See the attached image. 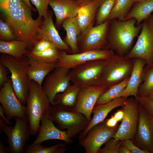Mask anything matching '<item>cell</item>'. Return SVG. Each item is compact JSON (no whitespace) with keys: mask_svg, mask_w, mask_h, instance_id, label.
Instances as JSON below:
<instances>
[{"mask_svg":"<svg viewBox=\"0 0 153 153\" xmlns=\"http://www.w3.org/2000/svg\"><path fill=\"white\" fill-rule=\"evenodd\" d=\"M136 23L133 18L123 21L110 20L105 49L112 50L119 56L126 55L142 27V23L137 26Z\"/></svg>","mask_w":153,"mask_h":153,"instance_id":"cell-1","label":"cell"},{"mask_svg":"<svg viewBox=\"0 0 153 153\" xmlns=\"http://www.w3.org/2000/svg\"><path fill=\"white\" fill-rule=\"evenodd\" d=\"M31 10L23 3L20 6L5 14L8 23L15 31L17 40L22 41L28 46H34L38 41L37 30L43 20L38 16L33 19Z\"/></svg>","mask_w":153,"mask_h":153,"instance_id":"cell-2","label":"cell"},{"mask_svg":"<svg viewBox=\"0 0 153 153\" xmlns=\"http://www.w3.org/2000/svg\"><path fill=\"white\" fill-rule=\"evenodd\" d=\"M0 63L10 71L14 91L23 105L26 106L31 81L27 73L29 65L28 57L16 58L2 54L0 57Z\"/></svg>","mask_w":153,"mask_h":153,"instance_id":"cell-3","label":"cell"},{"mask_svg":"<svg viewBox=\"0 0 153 153\" xmlns=\"http://www.w3.org/2000/svg\"><path fill=\"white\" fill-rule=\"evenodd\" d=\"M50 103L43 91L42 86L31 80L26 100V118L30 126L31 135L38 133L43 114L48 111Z\"/></svg>","mask_w":153,"mask_h":153,"instance_id":"cell-4","label":"cell"},{"mask_svg":"<svg viewBox=\"0 0 153 153\" xmlns=\"http://www.w3.org/2000/svg\"><path fill=\"white\" fill-rule=\"evenodd\" d=\"M48 118L56 124L59 129H66L71 139L84 130L90 122L84 114L73 108L58 105H50Z\"/></svg>","mask_w":153,"mask_h":153,"instance_id":"cell-5","label":"cell"},{"mask_svg":"<svg viewBox=\"0 0 153 153\" xmlns=\"http://www.w3.org/2000/svg\"><path fill=\"white\" fill-rule=\"evenodd\" d=\"M133 59L115 54L106 60L99 85L106 89L129 77L133 70Z\"/></svg>","mask_w":153,"mask_h":153,"instance_id":"cell-6","label":"cell"},{"mask_svg":"<svg viewBox=\"0 0 153 153\" xmlns=\"http://www.w3.org/2000/svg\"><path fill=\"white\" fill-rule=\"evenodd\" d=\"M14 126L7 124L0 117V132L4 133L7 137L9 153H24L26 144L31 135L30 126L27 118L16 117L14 118Z\"/></svg>","mask_w":153,"mask_h":153,"instance_id":"cell-7","label":"cell"},{"mask_svg":"<svg viewBox=\"0 0 153 153\" xmlns=\"http://www.w3.org/2000/svg\"><path fill=\"white\" fill-rule=\"evenodd\" d=\"M106 60L91 61L71 69L69 73L71 82L78 85L81 88L99 86Z\"/></svg>","mask_w":153,"mask_h":153,"instance_id":"cell-8","label":"cell"},{"mask_svg":"<svg viewBox=\"0 0 153 153\" xmlns=\"http://www.w3.org/2000/svg\"><path fill=\"white\" fill-rule=\"evenodd\" d=\"M143 21L136 43L125 56L131 59H143L147 66H150L153 65V16Z\"/></svg>","mask_w":153,"mask_h":153,"instance_id":"cell-9","label":"cell"},{"mask_svg":"<svg viewBox=\"0 0 153 153\" xmlns=\"http://www.w3.org/2000/svg\"><path fill=\"white\" fill-rule=\"evenodd\" d=\"M124 115L122 122L113 136L116 140H133L138 124L139 103L133 96L127 98L124 104L121 107Z\"/></svg>","mask_w":153,"mask_h":153,"instance_id":"cell-10","label":"cell"},{"mask_svg":"<svg viewBox=\"0 0 153 153\" xmlns=\"http://www.w3.org/2000/svg\"><path fill=\"white\" fill-rule=\"evenodd\" d=\"M110 20L97 26L92 24L80 33L77 43L80 52L96 49H105Z\"/></svg>","mask_w":153,"mask_h":153,"instance_id":"cell-11","label":"cell"},{"mask_svg":"<svg viewBox=\"0 0 153 153\" xmlns=\"http://www.w3.org/2000/svg\"><path fill=\"white\" fill-rule=\"evenodd\" d=\"M115 54L113 51L105 49L91 50L76 54H69L61 50L56 66L71 69L91 61L106 60Z\"/></svg>","mask_w":153,"mask_h":153,"instance_id":"cell-12","label":"cell"},{"mask_svg":"<svg viewBox=\"0 0 153 153\" xmlns=\"http://www.w3.org/2000/svg\"><path fill=\"white\" fill-rule=\"evenodd\" d=\"M119 126L109 127L103 121L92 128L85 137L79 140V144L86 153H98L102 146L112 137Z\"/></svg>","mask_w":153,"mask_h":153,"instance_id":"cell-13","label":"cell"},{"mask_svg":"<svg viewBox=\"0 0 153 153\" xmlns=\"http://www.w3.org/2000/svg\"><path fill=\"white\" fill-rule=\"evenodd\" d=\"M70 70L63 67H56L45 78L42 88L51 105L56 95L63 92L71 84L69 75Z\"/></svg>","mask_w":153,"mask_h":153,"instance_id":"cell-14","label":"cell"},{"mask_svg":"<svg viewBox=\"0 0 153 153\" xmlns=\"http://www.w3.org/2000/svg\"><path fill=\"white\" fill-rule=\"evenodd\" d=\"M0 102L9 120L16 117L27 118L26 106L23 105L16 96L11 79L1 87Z\"/></svg>","mask_w":153,"mask_h":153,"instance_id":"cell-15","label":"cell"},{"mask_svg":"<svg viewBox=\"0 0 153 153\" xmlns=\"http://www.w3.org/2000/svg\"><path fill=\"white\" fill-rule=\"evenodd\" d=\"M133 141L140 148L153 153V127L150 115L139 104L138 124Z\"/></svg>","mask_w":153,"mask_h":153,"instance_id":"cell-16","label":"cell"},{"mask_svg":"<svg viewBox=\"0 0 153 153\" xmlns=\"http://www.w3.org/2000/svg\"><path fill=\"white\" fill-rule=\"evenodd\" d=\"M107 90L103 87L99 85L81 88L74 109L84 114L90 121L93 109L98 99Z\"/></svg>","mask_w":153,"mask_h":153,"instance_id":"cell-17","label":"cell"},{"mask_svg":"<svg viewBox=\"0 0 153 153\" xmlns=\"http://www.w3.org/2000/svg\"><path fill=\"white\" fill-rule=\"evenodd\" d=\"M51 139L61 140L67 144L72 143V140L68 136L66 131H62L56 127L53 122L49 118L48 111L43 115L36 139L29 146L41 144Z\"/></svg>","mask_w":153,"mask_h":153,"instance_id":"cell-18","label":"cell"},{"mask_svg":"<svg viewBox=\"0 0 153 153\" xmlns=\"http://www.w3.org/2000/svg\"><path fill=\"white\" fill-rule=\"evenodd\" d=\"M52 13L48 12L46 17L38 29V41L46 39L61 50H64L69 54H72L70 48L64 42L60 36L54 24L52 19Z\"/></svg>","mask_w":153,"mask_h":153,"instance_id":"cell-19","label":"cell"},{"mask_svg":"<svg viewBox=\"0 0 153 153\" xmlns=\"http://www.w3.org/2000/svg\"><path fill=\"white\" fill-rule=\"evenodd\" d=\"M127 98L122 97H120L107 103L95 106L92 112L93 114V117L86 128L80 133L79 140L85 137L92 128L103 122L109 113L112 110L117 107L123 106Z\"/></svg>","mask_w":153,"mask_h":153,"instance_id":"cell-20","label":"cell"},{"mask_svg":"<svg viewBox=\"0 0 153 153\" xmlns=\"http://www.w3.org/2000/svg\"><path fill=\"white\" fill-rule=\"evenodd\" d=\"M49 5L55 14L56 26L58 28L65 20L76 17L81 6L75 0H51Z\"/></svg>","mask_w":153,"mask_h":153,"instance_id":"cell-21","label":"cell"},{"mask_svg":"<svg viewBox=\"0 0 153 153\" xmlns=\"http://www.w3.org/2000/svg\"><path fill=\"white\" fill-rule=\"evenodd\" d=\"M133 66L126 87L120 95L127 98L130 96L136 97L138 88L142 81L143 69L146 64V61L139 58H133Z\"/></svg>","mask_w":153,"mask_h":153,"instance_id":"cell-22","label":"cell"},{"mask_svg":"<svg viewBox=\"0 0 153 153\" xmlns=\"http://www.w3.org/2000/svg\"><path fill=\"white\" fill-rule=\"evenodd\" d=\"M27 57L29 62L27 73L30 80L42 86L46 76L56 67V64Z\"/></svg>","mask_w":153,"mask_h":153,"instance_id":"cell-23","label":"cell"},{"mask_svg":"<svg viewBox=\"0 0 153 153\" xmlns=\"http://www.w3.org/2000/svg\"><path fill=\"white\" fill-rule=\"evenodd\" d=\"M100 0H91L81 4L76 17L81 33L95 23Z\"/></svg>","mask_w":153,"mask_h":153,"instance_id":"cell-24","label":"cell"},{"mask_svg":"<svg viewBox=\"0 0 153 153\" xmlns=\"http://www.w3.org/2000/svg\"><path fill=\"white\" fill-rule=\"evenodd\" d=\"M62 26L66 32L64 41L70 48L72 54L80 53L77 39L81 32L76 16L65 20L63 22Z\"/></svg>","mask_w":153,"mask_h":153,"instance_id":"cell-25","label":"cell"},{"mask_svg":"<svg viewBox=\"0 0 153 153\" xmlns=\"http://www.w3.org/2000/svg\"><path fill=\"white\" fill-rule=\"evenodd\" d=\"M80 89V87L77 84H71L63 92L56 95L51 105H58L74 108Z\"/></svg>","mask_w":153,"mask_h":153,"instance_id":"cell-26","label":"cell"},{"mask_svg":"<svg viewBox=\"0 0 153 153\" xmlns=\"http://www.w3.org/2000/svg\"><path fill=\"white\" fill-rule=\"evenodd\" d=\"M153 12V0H144L135 3L125 20L133 18L136 20V26H137L149 17Z\"/></svg>","mask_w":153,"mask_h":153,"instance_id":"cell-27","label":"cell"},{"mask_svg":"<svg viewBox=\"0 0 153 153\" xmlns=\"http://www.w3.org/2000/svg\"><path fill=\"white\" fill-rule=\"evenodd\" d=\"M28 45L25 42L18 40L10 41L0 40V52L16 58L26 56L29 52L27 49Z\"/></svg>","mask_w":153,"mask_h":153,"instance_id":"cell-28","label":"cell"},{"mask_svg":"<svg viewBox=\"0 0 153 153\" xmlns=\"http://www.w3.org/2000/svg\"><path fill=\"white\" fill-rule=\"evenodd\" d=\"M129 78H126L120 83L107 89L100 96L95 106L107 103L120 97V95L127 86Z\"/></svg>","mask_w":153,"mask_h":153,"instance_id":"cell-29","label":"cell"},{"mask_svg":"<svg viewBox=\"0 0 153 153\" xmlns=\"http://www.w3.org/2000/svg\"><path fill=\"white\" fill-rule=\"evenodd\" d=\"M133 3L131 0H117L111 10L108 20L117 19L119 21H124Z\"/></svg>","mask_w":153,"mask_h":153,"instance_id":"cell-30","label":"cell"},{"mask_svg":"<svg viewBox=\"0 0 153 153\" xmlns=\"http://www.w3.org/2000/svg\"><path fill=\"white\" fill-rule=\"evenodd\" d=\"M61 51L57 48L54 47L39 52L29 51L26 56L56 65L59 60Z\"/></svg>","mask_w":153,"mask_h":153,"instance_id":"cell-31","label":"cell"},{"mask_svg":"<svg viewBox=\"0 0 153 153\" xmlns=\"http://www.w3.org/2000/svg\"><path fill=\"white\" fill-rule=\"evenodd\" d=\"M146 71L143 69L142 83L138 88L137 96H147L153 91V65Z\"/></svg>","mask_w":153,"mask_h":153,"instance_id":"cell-32","label":"cell"},{"mask_svg":"<svg viewBox=\"0 0 153 153\" xmlns=\"http://www.w3.org/2000/svg\"><path fill=\"white\" fill-rule=\"evenodd\" d=\"M117 0H100L95 25L101 24L107 20Z\"/></svg>","mask_w":153,"mask_h":153,"instance_id":"cell-33","label":"cell"},{"mask_svg":"<svg viewBox=\"0 0 153 153\" xmlns=\"http://www.w3.org/2000/svg\"><path fill=\"white\" fill-rule=\"evenodd\" d=\"M66 150L65 145L59 143L52 146L46 147L37 144L32 146H29L25 150V153H63Z\"/></svg>","mask_w":153,"mask_h":153,"instance_id":"cell-34","label":"cell"},{"mask_svg":"<svg viewBox=\"0 0 153 153\" xmlns=\"http://www.w3.org/2000/svg\"><path fill=\"white\" fill-rule=\"evenodd\" d=\"M121 144V141L112 137L106 143L103 148L100 149L98 153H119Z\"/></svg>","mask_w":153,"mask_h":153,"instance_id":"cell-35","label":"cell"},{"mask_svg":"<svg viewBox=\"0 0 153 153\" xmlns=\"http://www.w3.org/2000/svg\"><path fill=\"white\" fill-rule=\"evenodd\" d=\"M16 38L9 26L0 20V40L10 41L14 40Z\"/></svg>","mask_w":153,"mask_h":153,"instance_id":"cell-36","label":"cell"},{"mask_svg":"<svg viewBox=\"0 0 153 153\" xmlns=\"http://www.w3.org/2000/svg\"><path fill=\"white\" fill-rule=\"evenodd\" d=\"M51 0H30L35 6L38 12L39 16L44 17L47 16L48 12V6Z\"/></svg>","mask_w":153,"mask_h":153,"instance_id":"cell-37","label":"cell"},{"mask_svg":"<svg viewBox=\"0 0 153 153\" xmlns=\"http://www.w3.org/2000/svg\"><path fill=\"white\" fill-rule=\"evenodd\" d=\"M24 2L22 0H0V8L4 13L16 8Z\"/></svg>","mask_w":153,"mask_h":153,"instance_id":"cell-38","label":"cell"},{"mask_svg":"<svg viewBox=\"0 0 153 153\" xmlns=\"http://www.w3.org/2000/svg\"><path fill=\"white\" fill-rule=\"evenodd\" d=\"M139 103L147 113L153 117V100L147 96L136 97Z\"/></svg>","mask_w":153,"mask_h":153,"instance_id":"cell-39","label":"cell"},{"mask_svg":"<svg viewBox=\"0 0 153 153\" xmlns=\"http://www.w3.org/2000/svg\"><path fill=\"white\" fill-rule=\"evenodd\" d=\"M54 47L55 46L50 41L46 39H42L36 42L31 51L35 52H39Z\"/></svg>","mask_w":153,"mask_h":153,"instance_id":"cell-40","label":"cell"},{"mask_svg":"<svg viewBox=\"0 0 153 153\" xmlns=\"http://www.w3.org/2000/svg\"><path fill=\"white\" fill-rule=\"evenodd\" d=\"M121 144L126 147L131 153H149L136 145L130 139L121 141Z\"/></svg>","mask_w":153,"mask_h":153,"instance_id":"cell-41","label":"cell"},{"mask_svg":"<svg viewBox=\"0 0 153 153\" xmlns=\"http://www.w3.org/2000/svg\"><path fill=\"white\" fill-rule=\"evenodd\" d=\"M6 67L4 65L0 63V87L1 88L9 80L7 77Z\"/></svg>","mask_w":153,"mask_h":153,"instance_id":"cell-42","label":"cell"},{"mask_svg":"<svg viewBox=\"0 0 153 153\" xmlns=\"http://www.w3.org/2000/svg\"><path fill=\"white\" fill-rule=\"evenodd\" d=\"M118 121L114 117L111 116L110 118L107 119L105 121L106 125L109 127H113L117 125Z\"/></svg>","mask_w":153,"mask_h":153,"instance_id":"cell-43","label":"cell"},{"mask_svg":"<svg viewBox=\"0 0 153 153\" xmlns=\"http://www.w3.org/2000/svg\"><path fill=\"white\" fill-rule=\"evenodd\" d=\"M5 114V110L1 105L0 106V117H1L5 121L6 123L8 125H11V123L9 121V120L4 115Z\"/></svg>","mask_w":153,"mask_h":153,"instance_id":"cell-44","label":"cell"},{"mask_svg":"<svg viewBox=\"0 0 153 153\" xmlns=\"http://www.w3.org/2000/svg\"><path fill=\"white\" fill-rule=\"evenodd\" d=\"M124 115L123 111L121 109L119 110L115 113L114 117L118 122L122 120Z\"/></svg>","mask_w":153,"mask_h":153,"instance_id":"cell-45","label":"cell"},{"mask_svg":"<svg viewBox=\"0 0 153 153\" xmlns=\"http://www.w3.org/2000/svg\"><path fill=\"white\" fill-rule=\"evenodd\" d=\"M9 152L8 147H6L0 140V153H7Z\"/></svg>","mask_w":153,"mask_h":153,"instance_id":"cell-46","label":"cell"},{"mask_svg":"<svg viewBox=\"0 0 153 153\" xmlns=\"http://www.w3.org/2000/svg\"><path fill=\"white\" fill-rule=\"evenodd\" d=\"M119 153H131L125 146L121 144L119 150Z\"/></svg>","mask_w":153,"mask_h":153,"instance_id":"cell-47","label":"cell"},{"mask_svg":"<svg viewBox=\"0 0 153 153\" xmlns=\"http://www.w3.org/2000/svg\"><path fill=\"white\" fill-rule=\"evenodd\" d=\"M32 10H34V9L32 6L30 2V0H22Z\"/></svg>","mask_w":153,"mask_h":153,"instance_id":"cell-48","label":"cell"},{"mask_svg":"<svg viewBox=\"0 0 153 153\" xmlns=\"http://www.w3.org/2000/svg\"><path fill=\"white\" fill-rule=\"evenodd\" d=\"M79 2L81 4L89 1L91 0H75Z\"/></svg>","mask_w":153,"mask_h":153,"instance_id":"cell-49","label":"cell"},{"mask_svg":"<svg viewBox=\"0 0 153 153\" xmlns=\"http://www.w3.org/2000/svg\"><path fill=\"white\" fill-rule=\"evenodd\" d=\"M147 96L153 100V91L151 92Z\"/></svg>","mask_w":153,"mask_h":153,"instance_id":"cell-50","label":"cell"},{"mask_svg":"<svg viewBox=\"0 0 153 153\" xmlns=\"http://www.w3.org/2000/svg\"><path fill=\"white\" fill-rule=\"evenodd\" d=\"M144 0H131L133 3H136L143 1Z\"/></svg>","mask_w":153,"mask_h":153,"instance_id":"cell-51","label":"cell"},{"mask_svg":"<svg viewBox=\"0 0 153 153\" xmlns=\"http://www.w3.org/2000/svg\"><path fill=\"white\" fill-rule=\"evenodd\" d=\"M150 118H151V121H152V126H153V117H152V116H151L150 115Z\"/></svg>","mask_w":153,"mask_h":153,"instance_id":"cell-52","label":"cell"}]
</instances>
